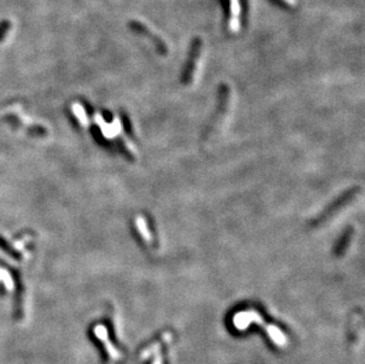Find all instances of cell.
<instances>
[{
	"label": "cell",
	"instance_id": "cell-1",
	"mask_svg": "<svg viewBox=\"0 0 365 364\" xmlns=\"http://www.w3.org/2000/svg\"><path fill=\"white\" fill-rule=\"evenodd\" d=\"M233 324L237 330L240 331L246 330L251 324H257L266 331L267 336L270 337V339H272V342H273L275 345L285 346L287 344L286 335H285L278 326H275L273 324H268V323L265 322L263 317H261L257 311L249 310V311L237 312L233 318Z\"/></svg>",
	"mask_w": 365,
	"mask_h": 364
},
{
	"label": "cell",
	"instance_id": "cell-2",
	"mask_svg": "<svg viewBox=\"0 0 365 364\" xmlns=\"http://www.w3.org/2000/svg\"><path fill=\"white\" fill-rule=\"evenodd\" d=\"M359 191L360 188L356 186L350 188L349 191H345L343 194H340L338 198H336L335 200L328 206V207L324 208V211L320 213L317 218L313 219L311 222V227H319V226L328 222L330 219L333 218V216L337 214V213L340 212V209H343L345 206L349 205L350 202L359 194Z\"/></svg>",
	"mask_w": 365,
	"mask_h": 364
},
{
	"label": "cell",
	"instance_id": "cell-3",
	"mask_svg": "<svg viewBox=\"0 0 365 364\" xmlns=\"http://www.w3.org/2000/svg\"><path fill=\"white\" fill-rule=\"evenodd\" d=\"M230 101V90L227 85H221L219 91V101H218V108H216L215 114H213L211 121L207 123L206 130L204 132V139L211 135V134L216 129L219 123L222 121L225 117L227 110H228V105Z\"/></svg>",
	"mask_w": 365,
	"mask_h": 364
},
{
	"label": "cell",
	"instance_id": "cell-4",
	"mask_svg": "<svg viewBox=\"0 0 365 364\" xmlns=\"http://www.w3.org/2000/svg\"><path fill=\"white\" fill-rule=\"evenodd\" d=\"M95 337L98 342H101L103 344V348H104L106 355H108L109 359L111 360H118L122 357V353H120L119 350H117L111 341H109L108 337V330L104 328V326H96L95 328Z\"/></svg>",
	"mask_w": 365,
	"mask_h": 364
},
{
	"label": "cell",
	"instance_id": "cell-5",
	"mask_svg": "<svg viewBox=\"0 0 365 364\" xmlns=\"http://www.w3.org/2000/svg\"><path fill=\"white\" fill-rule=\"evenodd\" d=\"M200 52H201V43L196 42V44H194V47H193L191 58H189L187 67H186L184 75H182V82H184V84H189L193 81V76H194L196 64H198L200 57Z\"/></svg>",
	"mask_w": 365,
	"mask_h": 364
},
{
	"label": "cell",
	"instance_id": "cell-6",
	"mask_svg": "<svg viewBox=\"0 0 365 364\" xmlns=\"http://www.w3.org/2000/svg\"><path fill=\"white\" fill-rule=\"evenodd\" d=\"M16 281V298H15V312L17 314V318H20L23 315V300H24V285L23 279L20 276L19 271H13Z\"/></svg>",
	"mask_w": 365,
	"mask_h": 364
},
{
	"label": "cell",
	"instance_id": "cell-7",
	"mask_svg": "<svg viewBox=\"0 0 365 364\" xmlns=\"http://www.w3.org/2000/svg\"><path fill=\"white\" fill-rule=\"evenodd\" d=\"M353 234H354V231L352 227L346 228L345 231H344L342 236H340L339 241L336 244L335 249H333V253H335V256L340 257L346 252L347 247H349V245L351 244V240H352V238H353Z\"/></svg>",
	"mask_w": 365,
	"mask_h": 364
},
{
	"label": "cell",
	"instance_id": "cell-8",
	"mask_svg": "<svg viewBox=\"0 0 365 364\" xmlns=\"http://www.w3.org/2000/svg\"><path fill=\"white\" fill-rule=\"evenodd\" d=\"M143 357L153 356V363L151 364H163V359H162V353H161V345L160 343H155V344L150 345L149 348L146 349L143 351Z\"/></svg>",
	"mask_w": 365,
	"mask_h": 364
},
{
	"label": "cell",
	"instance_id": "cell-9",
	"mask_svg": "<svg viewBox=\"0 0 365 364\" xmlns=\"http://www.w3.org/2000/svg\"><path fill=\"white\" fill-rule=\"evenodd\" d=\"M0 247H2V250L4 251V252L8 253L11 258L16 259V260H22V253H20L19 251H17L15 247H12L11 245H10L8 241H5L2 236H0Z\"/></svg>",
	"mask_w": 365,
	"mask_h": 364
},
{
	"label": "cell",
	"instance_id": "cell-10",
	"mask_svg": "<svg viewBox=\"0 0 365 364\" xmlns=\"http://www.w3.org/2000/svg\"><path fill=\"white\" fill-rule=\"evenodd\" d=\"M136 226H137V231H139L140 235L142 236V239L146 242H149L150 241V234H149V232H148V229H147L146 222H144V220L142 218H137L136 219Z\"/></svg>",
	"mask_w": 365,
	"mask_h": 364
},
{
	"label": "cell",
	"instance_id": "cell-11",
	"mask_svg": "<svg viewBox=\"0 0 365 364\" xmlns=\"http://www.w3.org/2000/svg\"><path fill=\"white\" fill-rule=\"evenodd\" d=\"M10 29H11V23L9 20H2L0 22V42H3L5 37L8 36Z\"/></svg>",
	"mask_w": 365,
	"mask_h": 364
},
{
	"label": "cell",
	"instance_id": "cell-12",
	"mask_svg": "<svg viewBox=\"0 0 365 364\" xmlns=\"http://www.w3.org/2000/svg\"><path fill=\"white\" fill-rule=\"evenodd\" d=\"M232 13L235 16V22L237 25H239V22H237V15H239V4H237V0H232Z\"/></svg>",
	"mask_w": 365,
	"mask_h": 364
}]
</instances>
